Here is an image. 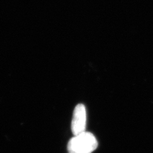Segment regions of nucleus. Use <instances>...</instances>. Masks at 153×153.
Here are the masks:
<instances>
[{
	"instance_id": "1",
	"label": "nucleus",
	"mask_w": 153,
	"mask_h": 153,
	"mask_svg": "<svg viewBox=\"0 0 153 153\" xmlns=\"http://www.w3.org/2000/svg\"><path fill=\"white\" fill-rule=\"evenodd\" d=\"M97 147L98 141L93 134L84 131L71 138L67 149L70 153H92Z\"/></svg>"
},
{
	"instance_id": "2",
	"label": "nucleus",
	"mask_w": 153,
	"mask_h": 153,
	"mask_svg": "<svg viewBox=\"0 0 153 153\" xmlns=\"http://www.w3.org/2000/svg\"><path fill=\"white\" fill-rule=\"evenodd\" d=\"M86 110L83 104H78L75 107L71 121V129L74 135L85 131L86 128Z\"/></svg>"
},
{
	"instance_id": "3",
	"label": "nucleus",
	"mask_w": 153,
	"mask_h": 153,
	"mask_svg": "<svg viewBox=\"0 0 153 153\" xmlns=\"http://www.w3.org/2000/svg\"><path fill=\"white\" fill-rule=\"evenodd\" d=\"M69 153H70V152H69Z\"/></svg>"
}]
</instances>
